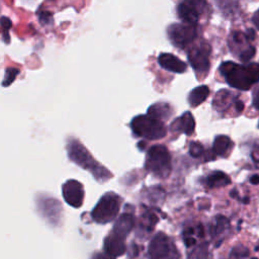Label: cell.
<instances>
[{
	"label": "cell",
	"instance_id": "f1b7e54d",
	"mask_svg": "<svg viewBox=\"0 0 259 259\" xmlns=\"http://www.w3.org/2000/svg\"><path fill=\"white\" fill-rule=\"evenodd\" d=\"M252 21L255 24L256 28L259 30V9L254 13V15L252 17Z\"/></svg>",
	"mask_w": 259,
	"mask_h": 259
},
{
	"label": "cell",
	"instance_id": "9c48e42d",
	"mask_svg": "<svg viewBox=\"0 0 259 259\" xmlns=\"http://www.w3.org/2000/svg\"><path fill=\"white\" fill-rule=\"evenodd\" d=\"M206 7L205 0H181L176 7V12L182 22L197 24Z\"/></svg>",
	"mask_w": 259,
	"mask_h": 259
},
{
	"label": "cell",
	"instance_id": "6da1fadb",
	"mask_svg": "<svg viewBox=\"0 0 259 259\" xmlns=\"http://www.w3.org/2000/svg\"><path fill=\"white\" fill-rule=\"evenodd\" d=\"M220 72L227 83L236 89L249 90L254 83L259 82V64L238 65L233 62H224L220 66Z\"/></svg>",
	"mask_w": 259,
	"mask_h": 259
},
{
	"label": "cell",
	"instance_id": "d4e9b609",
	"mask_svg": "<svg viewBox=\"0 0 259 259\" xmlns=\"http://www.w3.org/2000/svg\"><path fill=\"white\" fill-rule=\"evenodd\" d=\"M203 153V147L198 142H191L189 145V154L193 158H198Z\"/></svg>",
	"mask_w": 259,
	"mask_h": 259
},
{
	"label": "cell",
	"instance_id": "484cf974",
	"mask_svg": "<svg viewBox=\"0 0 259 259\" xmlns=\"http://www.w3.org/2000/svg\"><path fill=\"white\" fill-rule=\"evenodd\" d=\"M248 254H249V250L244 246H237L231 251V257H234L237 259L241 257L245 258L248 256Z\"/></svg>",
	"mask_w": 259,
	"mask_h": 259
},
{
	"label": "cell",
	"instance_id": "8fae6325",
	"mask_svg": "<svg viewBox=\"0 0 259 259\" xmlns=\"http://www.w3.org/2000/svg\"><path fill=\"white\" fill-rule=\"evenodd\" d=\"M158 63L161 68L173 73L182 74L187 69L185 62L170 53H161L158 57Z\"/></svg>",
	"mask_w": 259,
	"mask_h": 259
},
{
	"label": "cell",
	"instance_id": "277c9868",
	"mask_svg": "<svg viewBox=\"0 0 259 259\" xmlns=\"http://www.w3.org/2000/svg\"><path fill=\"white\" fill-rule=\"evenodd\" d=\"M145 168L159 178H166L171 173V156L164 145H155L150 148Z\"/></svg>",
	"mask_w": 259,
	"mask_h": 259
},
{
	"label": "cell",
	"instance_id": "3957f363",
	"mask_svg": "<svg viewBox=\"0 0 259 259\" xmlns=\"http://www.w3.org/2000/svg\"><path fill=\"white\" fill-rule=\"evenodd\" d=\"M131 127L136 137L147 140H160L166 136L164 121L150 114H141L133 118Z\"/></svg>",
	"mask_w": 259,
	"mask_h": 259
},
{
	"label": "cell",
	"instance_id": "d6986e66",
	"mask_svg": "<svg viewBox=\"0 0 259 259\" xmlns=\"http://www.w3.org/2000/svg\"><path fill=\"white\" fill-rule=\"evenodd\" d=\"M230 228V223L229 220L223 215H217L214 219V222L210 226V235L212 238H215L226 231H228Z\"/></svg>",
	"mask_w": 259,
	"mask_h": 259
},
{
	"label": "cell",
	"instance_id": "d6a6232c",
	"mask_svg": "<svg viewBox=\"0 0 259 259\" xmlns=\"http://www.w3.org/2000/svg\"><path fill=\"white\" fill-rule=\"evenodd\" d=\"M250 182H251L253 185L259 184V175L255 174V175L251 176V177H250Z\"/></svg>",
	"mask_w": 259,
	"mask_h": 259
},
{
	"label": "cell",
	"instance_id": "7c38bea8",
	"mask_svg": "<svg viewBox=\"0 0 259 259\" xmlns=\"http://www.w3.org/2000/svg\"><path fill=\"white\" fill-rule=\"evenodd\" d=\"M125 238L117 235L113 231H111L106 238L104 239V248L103 251H105L107 254L117 257L122 255L125 252Z\"/></svg>",
	"mask_w": 259,
	"mask_h": 259
},
{
	"label": "cell",
	"instance_id": "5b68a950",
	"mask_svg": "<svg viewBox=\"0 0 259 259\" xmlns=\"http://www.w3.org/2000/svg\"><path fill=\"white\" fill-rule=\"evenodd\" d=\"M121 198L114 192L105 193L91 212L92 219L98 224H106L115 219L120 208Z\"/></svg>",
	"mask_w": 259,
	"mask_h": 259
},
{
	"label": "cell",
	"instance_id": "7402d4cb",
	"mask_svg": "<svg viewBox=\"0 0 259 259\" xmlns=\"http://www.w3.org/2000/svg\"><path fill=\"white\" fill-rule=\"evenodd\" d=\"M19 73V70L16 69V68H13V67H8L5 69V74H4V79H3V82H2V85L4 87L6 86H9L16 78V76L18 75Z\"/></svg>",
	"mask_w": 259,
	"mask_h": 259
},
{
	"label": "cell",
	"instance_id": "e0dca14e",
	"mask_svg": "<svg viewBox=\"0 0 259 259\" xmlns=\"http://www.w3.org/2000/svg\"><path fill=\"white\" fill-rule=\"evenodd\" d=\"M231 147H232L231 139L227 136L220 135V136H217L213 141L212 150L218 156L226 157L229 154Z\"/></svg>",
	"mask_w": 259,
	"mask_h": 259
},
{
	"label": "cell",
	"instance_id": "ba28073f",
	"mask_svg": "<svg viewBox=\"0 0 259 259\" xmlns=\"http://www.w3.org/2000/svg\"><path fill=\"white\" fill-rule=\"evenodd\" d=\"M210 52V46L205 41H201L188 50L187 59L192 69L195 71L197 78H203L207 74Z\"/></svg>",
	"mask_w": 259,
	"mask_h": 259
},
{
	"label": "cell",
	"instance_id": "f546056e",
	"mask_svg": "<svg viewBox=\"0 0 259 259\" xmlns=\"http://www.w3.org/2000/svg\"><path fill=\"white\" fill-rule=\"evenodd\" d=\"M246 36H247V38H248L249 40H253V39L255 38V31H254V29L248 28L247 33H246Z\"/></svg>",
	"mask_w": 259,
	"mask_h": 259
},
{
	"label": "cell",
	"instance_id": "52a82bcc",
	"mask_svg": "<svg viewBox=\"0 0 259 259\" xmlns=\"http://www.w3.org/2000/svg\"><path fill=\"white\" fill-rule=\"evenodd\" d=\"M167 36L174 47L183 50L197 36V24L172 23L167 27Z\"/></svg>",
	"mask_w": 259,
	"mask_h": 259
},
{
	"label": "cell",
	"instance_id": "1f68e13d",
	"mask_svg": "<svg viewBox=\"0 0 259 259\" xmlns=\"http://www.w3.org/2000/svg\"><path fill=\"white\" fill-rule=\"evenodd\" d=\"M253 105L259 109V90L254 94V100H253Z\"/></svg>",
	"mask_w": 259,
	"mask_h": 259
},
{
	"label": "cell",
	"instance_id": "ffe728a7",
	"mask_svg": "<svg viewBox=\"0 0 259 259\" xmlns=\"http://www.w3.org/2000/svg\"><path fill=\"white\" fill-rule=\"evenodd\" d=\"M158 220L159 219L157 214L153 210L147 209L146 212H144L142 215L141 227L147 232H152V230L155 228L156 224L158 223Z\"/></svg>",
	"mask_w": 259,
	"mask_h": 259
},
{
	"label": "cell",
	"instance_id": "9a60e30c",
	"mask_svg": "<svg viewBox=\"0 0 259 259\" xmlns=\"http://www.w3.org/2000/svg\"><path fill=\"white\" fill-rule=\"evenodd\" d=\"M208 94L209 89L206 85H200L198 87H195L188 94V103L190 104V106L196 107L207 98Z\"/></svg>",
	"mask_w": 259,
	"mask_h": 259
},
{
	"label": "cell",
	"instance_id": "cb8c5ba5",
	"mask_svg": "<svg viewBox=\"0 0 259 259\" xmlns=\"http://www.w3.org/2000/svg\"><path fill=\"white\" fill-rule=\"evenodd\" d=\"M57 204H59V201H55V200H47L45 202H41V208H42V212L45 213V215H50V220L56 222L57 221V214L55 212H49V207L48 206H53L55 207ZM51 210V208H50Z\"/></svg>",
	"mask_w": 259,
	"mask_h": 259
},
{
	"label": "cell",
	"instance_id": "30bf717a",
	"mask_svg": "<svg viewBox=\"0 0 259 259\" xmlns=\"http://www.w3.org/2000/svg\"><path fill=\"white\" fill-rule=\"evenodd\" d=\"M63 196L68 204L78 208L83 204L84 188L83 184L77 180L70 179L63 184Z\"/></svg>",
	"mask_w": 259,
	"mask_h": 259
},
{
	"label": "cell",
	"instance_id": "2e32d148",
	"mask_svg": "<svg viewBox=\"0 0 259 259\" xmlns=\"http://www.w3.org/2000/svg\"><path fill=\"white\" fill-rule=\"evenodd\" d=\"M231 183L230 177L222 171H214L209 174L205 180V184L208 188H220L227 186Z\"/></svg>",
	"mask_w": 259,
	"mask_h": 259
},
{
	"label": "cell",
	"instance_id": "4316f807",
	"mask_svg": "<svg viewBox=\"0 0 259 259\" xmlns=\"http://www.w3.org/2000/svg\"><path fill=\"white\" fill-rule=\"evenodd\" d=\"M255 53H256V50L254 47H248L243 52H241V54L239 55V59L244 63L248 62L249 60L252 59V57L255 55Z\"/></svg>",
	"mask_w": 259,
	"mask_h": 259
},
{
	"label": "cell",
	"instance_id": "ac0fdd59",
	"mask_svg": "<svg viewBox=\"0 0 259 259\" xmlns=\"http://www.w3.org/2000/svg\"><path fill=\"white\" fill-rule=\"evenodd\" d=\"M172 112L173 111L171 109V106L168 103L158 102V103H155V104L151 105L149 107L147 113L154 116V117H157L159 119L165 120L172 114Z\"/></svg>",
	"mask_w": 259,
	"mask_h": 259
},
{
	"label": "cell",
	"instance_id": "836d02e7",
	"mask_svg": "<svg viewBox=\"0 0 259 259\" xmlns=\"http://www.w3.org/2000/svg\"><path fill=\"white\" fill-rule=\"evenodd\" d=\"M252 259H258V258H256V257H255V258H252Z\"/></svg>",
	"mask_w": 259,
	"mask_h": 259
},
{
	"label": "cell",
	"instance_id": "5bb4252c",
	"mask_svg": "<svg viewBox=\"0 0 259 259\" xmlns=\"http://www.w3.org/2000/svg\"><path fill=\"white\" fill-rule=\"evenodd\" d=\"M134 226H135L134 215L132 213H123L117 219L111 231L125 238L130 234V232L133 230Z\"/></svg>",
	"mask_w": 259,
	"mask_h": 259
},
{
	"label": "cell",
	"instance_id": "7a4b0ae2",
	"mask_svg": "<svg viewBox=\"0 0 259 259\" xmlns=\"http://www.w3.org/2000/svg\"><path fill=\"white\" fill-rule=\"evenodd\" d=\"M67 150L69 157L80 167L89 170L95 179L99 181H106L111 177V173L104 167H102L98 162H96L86 148L80 144L77 140L73 139L68 142Z\"/></svg>",
	"mask_w": 259,
	"mask_h": 259
},
{
	"label": "cell",
	"instance_id": "44dd1931",
	"mask_svg": "<svg viewBox=\"0 0 259 259\" xmlns=\"http://www.w3.org/2000/svg\"><path fill=\"white\" fill-rule=\"evenodd\" d=\"M207 246L208 244L206 242L201 243L189 253L187 259H207V253H208Z\"/></svg>",
	"mask_w": 259,
	"mask_h": 259
},
{
	"label": "cell",
	"instance_id": "603a6c76",
	"mask_svg": "<svg viewBox=\"0 0 259 259\" xmlns=\"http://www.w3.org/2000/svg\"><path fill=\"white\" fill-rule=\"evenodd\" d=\"M11 24H12V23H11V20H10L8 17H6V16H2V17H1L2 38H3L4 42H6V44H8V42H9V39H10L8 31H9V29H10V27H11Z\"/></svg>",
	"mask_w": 259,
	"mask_h": 259
},
{
	"label": "cell",
	"instance_id": "83f0119b",
	"mask_svg": "<svg viewBox=\"0 0 259 259\" xmlns=\"http://www.w3.org/2000/svg\"><path fill=\"white\" fill-rule=\"evenodd\" d=\"M92 259H115V257L107 254L105 251H103V253H97L94 254Z\"/></svg>",
	"mask_w": 259,
	"mask_h": 259
},
{
	"label": "cell",
	"instance_id": "4dcf8cb0",
	"mask_svg": "<svg viewBox=\"0 0 259 259\" xmlns=\"http://www.w3.org/2000/svg\"><path fill=\"white\" fill-rule=\"evenodd\" d=\"M235 107H236V110H237L238 112H241V111H243V109H244V103H243L241 100H237V101L235 102Z\"/></svg>",
	"mask_w": 259,
	"mask_h": 259
},
{
	"label": "cell",
	"instance_id": "4fadbf2b",
	"mask_svg": "<svg viewBox=\"0 0 259 259\" xmlns=\"http://www.w3.org/2000/svg\"><path fill=\"white\" fill-rule=\"evenodd\" d=\"M170 127L172 132H183L187 136H190L194 131L195 121L192 114L189 111H186L181 116L174 119Z\"/></svg>",
	"mask_w": 259,
	"mask_h": 259
},
{
	"label": "cell",
	"instance_id": "8992f818",
	"mask_svg": "<svg viewBox=\"0 0 259 259\" xmlns=\"http://www.w3.org/2000/svg\"><path fill=\"white\" fill-rule=\"evenodd\" d=\"M151 259H180V253L174 242L162 232L157 233L148 247Z\"/></svg>",
	"mask_w": 259,
	"mask_h": 259
}]
</instances>
